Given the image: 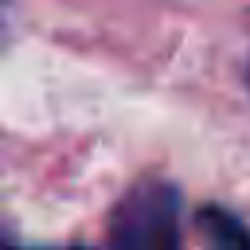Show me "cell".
<instances>
[{
    "label": "cell",
    "instance_id": "6da1fadb",
    "mask_svg": "<svg viewBox=\"0 0 250 250\" xmlns=\"http://www.w3.org/2000/svg\"><path fill=\"white\" fill-rule=\"evenodd\" d=\"M109 250H184L180 199L168 184H137L109 219Z\"/></svg>",
    "mask_w": 250,
    "mask_h": 250
},
{
    "label": "cell",
    "instance_id": "7a4b0ae2",
    "mask_svg": "<svg viewBox=\"0 0 250 250\" xmlns=\"http://www.w3.org/2000/svg\"><path fill=\"white\" fill-rule=\"evenodd\" d=\"M199 223L207 227L211 242H219L223 250H250L246 227H242V223H238L234 215H227V211H219V207H207V211L199 215Z\"/></svg>",
    "mask_w": 250,
    "mask_h": 250
},
{
    "label": "cell",
    "instance_id": "3957f363",
    "mask_svg": "<svg viewBox=\"0 0 250 250\" xmlns=\"http://www.w3.org/2000/svg\"><path fill=\"white\" fill-rule=\"evenodd\" d=\"M0 250H20V246H12V242H4V238H0Z\"/></svg>",
    "mask_w": 250,
    "mask_h": 250
}]
</instances>
